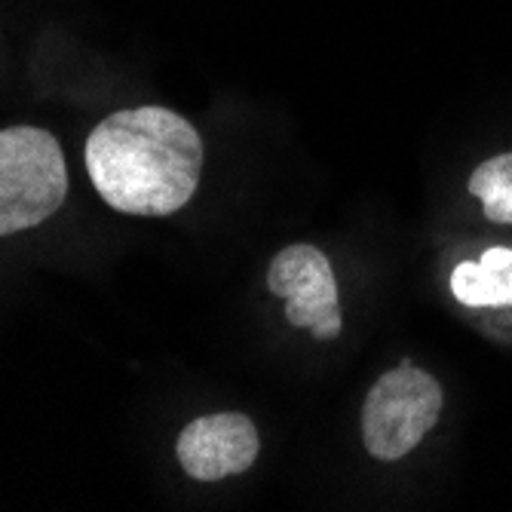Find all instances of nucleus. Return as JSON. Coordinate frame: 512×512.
I'll list each match as a JSON object with an SVG mask.
<instances>
[{
	"instance_id": "obj_1",
	"label": "nucleus",
	"mask_w": 512,
	"mask_h": 512,
	"mask_svg": "<svg viewBox=\"0 0 512 512\" xmlns=\"http://www.w3.org/2000/svg\"><path fill=\"white\" fill-rule=\"evenodd\" d=\"M200 169V132L169 108L117 111L86 138V172L123 215L178 212L194 197Z\"/></svg>"
},
{
	"instance_id": "obj_5",
	"label": "nucleus",
	"mask_w": 512,
	"mask_h": 512,
	"mask_svg": "<svg viewBox=\"0 0 512 512\" xmlns=\"http://www.w3.org/2000/svg\"><path fill=\"white\" fill-rule=\"evenodd\" d=\"M261 439L255 424L240 411L197 417L181 430L175 454L181 470L197 482H221L246 473L258 457Z\"/></svg>"
},
{
	"instance_id": "obj_3",
	"label": "nucleus",
	"mask_w": 512,
	"mask_h": 512,
	"mask_svg": "<svg viewBox=\"0 0 512 512\" xmlns=\"http://www.w3.org/2000/svg\"><path fill=\"white\" fill-rule=\"evenodd\" d=\"M439 414V381L411 362H402L368 390L362 405V442L371 457L402 460L439 424Z\"/></svg>"
},
{
	"instance_id": "obj_6",
	"label": "nucleus",
	"mask_w": 512,
	"mask_h": 512,
	"mask_svg": "<svg viewBox=\"0 0 512 512\" xmlns=\"http://www.w3.org/2000/svg\"><path fill=\"white\" fill-rule=\"evenodd\" d=\"M451 292L467 307H512V246L488 249L451 273Z\"/></svg>"
},
{
	"instance_id": "obj_7",
	"label": "nucleus",
	"mask_w": 512,
	"mask_h": 512,
	"mask_svg": "<svg viewBox=\"0 0 512 512\" xmlns=\"http://www.w3.org/2000/svg\"><path fill=\"white\" fill-rule=\"evenodd\" d=\"M470 194L482 200L491 221L512 224V154L485 160L470 178Z\"/></svg>"
},
{
	"instance_id": "obj_2",
	"label": "nucleus",
	"mask_w": 512,
	"mask_h": 512,
	"mask_svg": "<svg viewBox=\"0 0 512 512\" xmlns=\"http://www.w3.org/2000/svg\"><path fill=\"white\" fill-rule=\"evenodd\" d=\"M68 197V169L56 135L37 126L0 132V237L37 227Z\"/></svg>"
},
{
	"instance_id": "obj_4",
	"label": "nucleus",
	"mask_w": 512,
	"mask_h": 512,
	"mask_svg": "<svg viewBox=\"0 0 512 512\" xmlns=\"http://www.w3.org/2000/svg\"><path fill=\"white\" fill-rule=\"evenodd\" d=\"M267 289L286 298V319L295 329H310L313 338L329 341L344 329L335 270L316 246L295 243L279 252L267 270Z\"/></svg>"
}]
</instances>
